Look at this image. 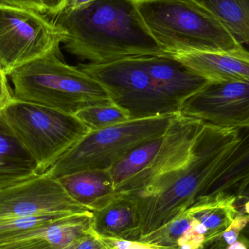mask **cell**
<instances>
[{
	"label": "cell",
	"mask_w": 249,
	"mask_h": 249,
	"mask_svg": "<svg viewBox=\"0 0 249 249\" xmlns=\"http://www.w3.org/2000/svg\"><path fill=\"white\" fill-rule=\"evenodd\" d=\"M0 249H58L41 238H27L0 245Z\"/></svg>",
	"instance_id": "d4e9b609"
},
{
	"label": "cell",
	"mask_w": 249,
	"mask_h": 249,
	"mask_svg": "<svg viewBox=\"0 0 249 249\" xmlns=\"http://www.w3.org/2000/svg\"><path fill=\"white\" fill-rule=\"evenodd\" d=\"M96 1V0H70L64 10L67 11H75L93 4Z\"/></svg>",
	"instance_id": "4dcf8cb0"
},
{
	"label": "cell",
	"mask_w": 249,
	"mask_h": 249,
	"mask_svg": "<svg viewBox=\"0 0 249 249\" xmlns=\"http://www.w3.org/2000/svg\"><path fill=\"white\" fill-rule=\"evenodd\" d=\"M236 207L241 214L249 215V180L235 195Z\"/></svg>",
	"instance_id": "83f0119b"
},
{
	"label": "cell",
	"mask_w": 249,
	"mask_h": 249,
	"mask_svg": "<svg viewBox=\"0 0 249 249\" xmlns=\"http://www.w3.org/2000/svg\"><path fill=\"white\" fill-rule=\"evenodd\" d=\"M93 212L74 200L58 178L45 174L0 190V219Z\"/></svg>",
	"instance_id": "30bf717a"
},
{
	"label": "cell",
	"mask_w": 249,
	"mask_h": 249,
	"mask_svg": "<svg viewBox=\"0 0 249 249\" xmlns=\"http://www.w3.org/2000/svg\"><path fill=\"white\" fill-rule=\"evenodd\" d=\"M69 1L70 0H42L45 15L52 17L57 16L66 8Z\"/></svg>",
	"instance_id": "f546056e"
},
{
	"label": "cell",
	"mask_w": 249,
	"mask_h": 249,
	"mask_svg": "<svg viewBox=\"0 0 249 249\" xmlns=\"http://www.w3.org/2000/svg\"><path fill=\"white\" fill-rule=\"evenodd\" d=\"M180 113L219 127L249 128V83L207 82L183 104Z\"/></svg>",
	"instance_id": "8fae6325"
},
{
	"label": "cell",
	"mask_w": 249,
	"mask_h": 249,
	"mask_svg": "<svg viewBox=\"0 0 249 249\" xmlns=\"http://www.w3.org/2000/svg\"><path fill=\"white\" fill-rule=\"evenodd\" d=\"M77 67L103 86L112 103L125 111L130 120L180 113V107L158 88L141 57Z\"/></svg>",
	"instance_id": "ba28073f"
},
{
	"label": "cell",
	"mask_w": 249,
	"mask_h": 249,
	"mask_svg": "<svg viewBox=\"0 0 249 249\" xmlns=\"http://www.w3.org/2000/svg\"><path fill=\"white\" fill-rule=\"evenodd\" d=\"M39 174L36 161L12 131L0 112V190Z\"/></svg>",
	"instance_id": "9a60e30c"
},
{
	"label": "cell",
	"mask_w": 249,
	"mask_h": 249,
	"mask_svg": "<svg viewBox=\"0 0 249 249\" xmlns=\"http://www.w3.org/2000/svg\"><path fill=\"white\" fill-rule=\"evenodd\" d=\"M248 220V216L238 214L226 232L206 244L203 249H249L248 240L240 235Z\"/></svg>",
	"instance_id": "603a6c76"
},
{
	"label": "cell",
	"mask_w": 249,
	"mask_h": 249,
	"mask_svg": "<svg viewBox=\"0 0 249 249\" xmlns=\"http://www.w3.org/2000/svg\"><path fill=\"white\" fill-rule=\"evenodd\" d=\"M65 31L47 15L0 4V71L10 76L22 66L61 52Z\"/></svg>",
	"instance_id": "9c48e42d"
},
{
	"label": "cell",
	"mask_w": 249,
	"mask_h": 249,
	"mask_svg": "<svg viewBox=\"0 0 249 249\" xmlns=\"http://www.w3.org/2000/svg\"><path fill=\"white\" fill-rule=\"evenodd\" d=\"M96 231V230H95ZM98 238L103 243L107 249H179L177 247H162L149 243L142 242L136 239H124L107 236L96 231Z\"/></svg>",
	"instance_id": "cb8c5ba5"
},
{
	"label": "cell",
	"mask_w": 249,
	"mask_h": 249,
	"mask_svg": "<svg viewBox=\"0 0 249 249\" xmlns=\"http://www.w3.org/2000/svg\"><path fill=\"white\" fill-rule=\"evenodd\" d=\"M151 36L167 54L244 48L218 18L196 0H133Z\"/></svg>",
	"instance_id": "3957f363"
},
{
	"label": "cell",
	"mask_w": 249,
	"mask_h": 249,
	"mask_svg": "<svg viewBox=\"0 0 249 249\" xmlns=\"http://www.w3.org/2000/svg\"><path fill=\"white\" fill-rule=\"evenodd\" d=\"M58 179L74 200L93 212L105 209L121 196L109 170H84Z\"/></svg>",
	"instance_id": "5bb4252c"
},
{
	"label": "cell",
	"mask_w": 249,
	"mask_h": 249,
	"mask_svg": "<svg viewBox=\"0 0 249 249\" xmlns=\"http://www.w3.org/2000/svg\"><path fill=\"white\" fill-rule=\"evenodd\" d=\"M0 4L26 7L45 14L42 0H0Z\"/></svg>",
	"instance_id": "f1b7e54d"
},
{
	"label": "cell",
	"mask_w": 249,
	"mask_h": 249,
	"mask_svg": "<svg viewBox=\"0 0 249 249\" xmlns=\"http://www.w3.org/2000/svg\"><path fill=\"white\" fill-rule=\"evenodd\" d=\"M1 114L40 174L90 132L74 115L15 98Z\"/></svg>",
	"instance_id": "8992f818"
},
{
	"label": "cell",
	"mask_w": 249,
	"mask_h": 249,
	"mask_svg": "<svg viewBox=\"0 0 249 249\" xmlns=\"http://www.w3.org/2000/svg\"><path fill=\"white\" fill-rule=\"evenodd\" d=\"M75 215L79 214L57 213L0 219V245L32 238L39 230Z\"/></svg>",
	"instance_id": "44dd1931"
},
{
	"label": "cell",
	"mask_w": 249,
	"mask_h": 249,
	"mask_svg": "<svg viewBox=\"0 0 249 249\" xmlns=\"http://www.w3.org/2000/svg\"><path fill=\"white\" fill-rule=\"evenodd\" d=\"M141 61L162 93L180 108L208 82L169 55L141 57Z\"/></svg>",
	"instance_id": "4fadbf2b"
},
{
	"label": "cell",
	"mask_w": 249,
	"mask_h": 249,
	"mask_svg": "<svg viewBox=\"0 0 249 249\" xmlns=\"http://www.w3.org/2000/svg\"><path fill=\"white\" fill-rule=\"evenodd\" d=\"M238 129L203 123L187 162L127 196L136 209L138 238L174 220L208 194L213 172L238 143Z\"/></svg>",
	"instance_id": "6da1fadb"
},
{
	"label": "cell",
	"mask_w": 249,
	"mask_h": 249,
	"mask_svg": "<svg viewBox=\"0 0 249 249\" xmlns=\"http://www.w3.org/2000/svg\"><path fill=\"white\" fill-rule=\"evenodd\" d=\"M203 123L178 113L163 134L139 145L109 169L115 190L130 196L187 162Z\"/></svg>",
	"instance_id": "5b68a950"
},
{
	"label": "cell",
	"mask_w": 249,
	"mask_h": 249,
	"mask_svg": "<svg viewBox=\"0 0 249 249\" xmlns=\"http://www.w3.org/2000/svg\"><path fill=\"white\" fill-rule=\"evenodd\" d=\"M238 142L221 160L210 180L209 192L235 195L249 180V128L238 130Z\"/></svg>",
	"instance_id": "2e32d148"
},
{
	"label": "cell",
	"mask_w": 249,
	"mask_h": 249,
	"mask_svg": "<svg viewBox=\"0 0 249 249\" xmlns=\"http://www.w3.org/2000/svg\"><path fill=\"white\" fill-rule=\"evenodd\" d=\"M15 99L74 115L81 109L112 103L103 86L51 53L10 74Z\"/></svg>",
	"instance_id": "277c9868"
},
{
	"label": "cell",
	"mask_w": 249,
	"mask_h": 249,
	"mask_svg": "<svg viewBox=\"0 0 249 249\" xmlns=\"http://www.w3.org/2000/svg\"><path fill=\"white\" fill-rule=\"evenodd\" d=\"M13 99V92L10 90L7 76L0 71V112Z\"/></svg>",
	"instance_id": "4316f807"
},
{
	"label": "cell",
	"mask_w": 249,
	"mask_h": 249,
	"mask_svg": "<svg viewBox=\"0 0 249 249\" xmlns=\"http://www.w3.org/2000/svg\"><path fill=\"white\" fill-rule=\"evenodd\" d=\"M240 235L244 237V238H245L246 239L248 240L249 241V219L247 223L246 224L245 227L240 232Z\"/></svg>",
	"instance_id": "1f68e13d"
},
{
	"label": "cell",
	"mask_w": 249,
	"mask_h": 249,
	"mask_svg": "<svg viewBox=\"0 0 249 249\" xmlns=\"http://www.w3.org/2000/svg\"><path fill=\"white\" fill-rule=\"evenodd\" d=\"M236 197L226 192L206 195L197 199L187 212L208 231V243L226 232L238 215Z\"/></svg>",
	"instance_id": "e0dca14e"
},
{
	"label": "cell",
	"mask_w": 249,
	"mask_h": 249,
	"mask_svg": "<svg viewBox=\"0 0 249 249\" xmlns=\"http://www.w3.org/2000/svg\"><path fill=\"white\" fill-rule=\"evenodd\" d=\"M70 249H107V248L98 238L97 234L93 225L89 232L77 239Z\"/></svg>",
	"instance_id": "484cf974"
},
{
	"label": "cell",
	"mask_w": 249,
	"mask_h": 249,
	"mask_svg": "<svg viewBox=\"0 0 249 249\" xmlns=\"http://www.w3.org/2000/svg\"><path fill=\"white\" fill-rule=\"evenodd\" d=\"M75 116L90 131L102 130L130 121L127 112L114 103L85 108L77 112Z\"/></svg>",
	"instance_id": "7402d4cb"
},
{
	"label": "cell",
	"mask_w": 249,
	"mask_h": 249,
	"mask_svg": "<svg viewBox=\"0 0 249 249\" xmlns=\"http://www.w3.org/2000/svg\"><path fill=\"white\" fill-rule=\"evenodd\" d=\"M136 240L179 249H203L208 243V231L186 210L159 229Z\"/></svg>",
	"instance_id": "ac0fdd59"
},
{
	"label": "cell",
	"mask_w": 249,
	"mask_h": 249,
	"mask_svg": "<svg viewBox=\"0 0 249 249\" xmlns=\"http://www.w3.org/2000/svg\"><path fill=\"white\" fill-rule=\"evenodd\" d=\"M192 72L208 82L249 83V52L189 51L168 53Z\"/></svg>",
	"instance_id": "7c38bea8"
},
{
	"label": "cell",
	"mask_w": 249,
	"mask_h": 249,
	"mask_svg": "<svg viewBox=\"0 0 249 249\" xmlns=\"http://www.w3.org/2000/svg\"><path fill=\"white\" fill-rule=\"evenodd\" d=\"M52 20L67 33L64 49L90 64L168 55L151 36L133 0H96L75 11L64 10Z\"/></svg>",
	"instance_id": "7a4b0ae2"
},
{
	"label": "cell",
	"mask_w": 249,
	"mask_h": 249,
	"mask_svg": "<svg viewBox=\"0 0 249 249\" xmlns=\"http://www.w3.org/2000/svg\"><path fill=\"white\" fill-rule=\"evenodd\" d=\"M93 228L107 236L137 239V216L131 199L121 196L105 209L94 212Z\"/></svg>",
	"instance_id": "d6986e66"
},
{
	"label": "cell",
	"mask_w": 249,
	"mask_h": 249,
	"mask_svg": "<svg viewBox=\"0 0 249 249\" xmlns=\"http://www.w3.org/2000/svg\"><path fill=\"white\" fill-rule=\"evenodd\" d=\"M177 115L130 120L90 131L44 174L59 178L84 170H109L139 145L163 134Z\"/></svg>",
	"instance_id": "52a82bcc"
},
{
	"label": "cell",
	"mask_w": 249,
	"mask_h": 249,
	"mask_svg": "<svg viewBox=\"0 0 249 249\" xmlns=\"http://www.w3.org/2000/svg\"><path fill=\"white\" fill-rule=\"evenodd\" d=\"M218 18L237 42L249 52V0H196Z\"/></svg>",
	"instance_id": "ffe728a7"
}]
</instances>
